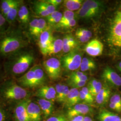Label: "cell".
<instances>
[{
    "instance_id": "6da1fadb",
    "label": "cell",
    "mask_w": 121,
    "mask_h": 121,
    "mask_svg": "<svg viewBox=\"0 0 121 121\" xmlns=\"http://www.w3.org/2000/svg\"><path fill=\"white\" fill-rule=\"evenodd\" d=\"M28 41L21 28L9 26L0 35V57L6 58L27 48Z\"/></svg>"
},
{
    "instance_id": "7a4b0ae2",
    "label": "cell",
    "mask_w": 121,
    "mask_h": 121,
    "mask_svg": "<svg viewBox=\"0 0 121 121\" xmlns=\"http://www.w3.org/2000/svg\"><path fill=\"white\" fill-rule=\"evenodd\" d=\"M4 59L3 68L5 73L17 76L22 75L31 68L35 56L32 50L26 48Z\"/></svg>"
},
{
    "instance_id": "3957f363",
    "label": "cell",
    "mask_w": 121,
    "mask_h": 121,
    "mask_svg": "<svg viewBox=\"0 0 121 121\" xmlns=\"http://www.w3.org/2000/svg\"><path fill=\"white\" fill-rule=\"evenodd\" d=\"M0 96L8 101L20 102L28 99L29 91L18 84L13 80H7L0 87Z\"/></svg>"
},
{
    "instance_id": "277c9868",
    "label": "cell",
    "mask_w": 121,
    "mask_h": 121,
    "mask_svg": "<svg viewBox=\"0 0 121 121\" xmlns=\"http://www.w3.org/2000/svg\"><path fill=\"white\" fill-rule=\"evenodd\" d=\"M46 77L43 69L39 65H34L17 79L18 84L23 88L42 86Z\"/></svg>"
},
{
    "instance_id": "5b68a950",
    "label": "cell",
    "mask_w": 121,
    "mask_h": 121,
    "mask_svg": "<svg viewBox=\"0 0 121 121\" xmlns=\"http://www.w3.org/2000/svg\"><path fill=\"white\" fill-rule=\"evenodd\" d=\"M108 40L113 46L121 48V6L117 10L113 20Z\"/></svg>"
},
{
    "instance_id": "8992f818",
    "label": "cell",
    "mask_w": 121,
    "mask_h": 121,
    "mask_svg": "<svg viewBox=\"0 0 121 121\" xmlns=\"http://www.w3.org/2000/svg\"><path fill=\"white\" fill-rule=\"evenodd\" d=\"M100 6V3L98 1L87 0L78 10V14L80 17L85 18L92 17L98 13Z\"/></svg>"
},
{
    "instance_id": "52a82bcc",
    "label": "cell",
    "mask_w": 121,
    "mask_h": 121,
    "mask_svg": "<svg viewBox=\"0 0 121 121\" xmlns=\"http://www.w3.org/2000/svg\"><path fill=\"white\" fill-rule=\"evenodd\" d=\"M43 67L48 77L52 80L59 78L61 72L60 60L55 57H51L44 61Z\"/></svg>"
},
{
    "instance_id": "ba28073f",
    "label": "cell",
    "mask_w": 121,
    "mask_h": 121,
    "mask_svg": "<svg viewBox=\"0 0 121 121\" xmlns=\"http://www.w3.org/2000/svg\"><path fill=\"white\" fill-rule=\"evenodd\" d=\"M81 55L76 52H69L61 58L63 66L69 70H75L80 66L82 61Z\"/></svg>"
},
{
    "instance_id": "9c48e42d",
    "label": "cell",
    "mask_w": 121,
    "mask_h": 121,
    "mask_svg": "<svg viewBox=\"0 0 121 121\" xmlns=\"http://www.w3.org/2000/svg\"><path fill=\"white\" fill-rule=\"evenodd\" d=\"M30 99H24L19 102L14 110V118L15 121H30L27 112V106Z\"/></svg>"
},
{
    "instance_id": "30bf717a",
    "label": "cell",
    "mask_w": 121,
    "mask_h": 121,
    "mask_svg": "<svg viewBox=\"0 0 121 121\" xmlns=\"http://www.w3.org/2000/svg\"><path fill=\"white\" fill-rule=\"evenodd\" d=\"M54 39L52 32L48 28L43 31L39 36L38 45L40 51L43 55H47L48 48Z\"/></svg>"
},
{
    "instance_id": "8fae6325",
    "label": "cell",
    "mask_w": 121,
    "mask_h": 121,
    "mask_svg": "<svg viewBox=\"0 0 121 121\" xmlns=\"http://www.w3.org/2000/svg\"><path fill=\"white\" fill-rule=\"evenodd\" d=\"M102 78L105 81L112 86H121V77L109 67H107L104 69L102 74Z\"/></svg>"
},
{
    "instance_id": "7c38bea8",
    "label": "cell",
    "mask_w": 121,
    "mask_h": 121,
    "mask_svg": "<svg viewBox=\"0 0 121 121\" xmlns=\"http://www.w3.org/2000/svg\"><path fill=\"white\" fill-rule=\"evenodd\" d=\"M92 111V108L89 104H78L69 109L67 112V115L68 118L72 119L78 116L86 114Z\"/></svg>"
},
{
    "instance_id": "4fadbf2b",
    "label": "cell",
    "mask_w": 121,
    "mask_h": 121,
    "mask_svg": "<svg viewBox=\"0 0 121 121\" xmlns=\"http://www.w3.org/2000/svg\"><path fill=\"white\" fill-rule=\"evenodd\" d=\"M103 48V44L99 40L94 39L87 43L85 50L91 56H97L102 54Z\"/></svg>"
},
{
    "instance_id": "5bb4252c",
    "label": "cell",
    "mask_w": 121,
    "mask_h": 121,
    "mask_svg": "<svg viewBox=\"0 0 121 121\" xmlns=\"http://www.w3.org/2000/svg\"><path fill=\"white\" fill-rule=\"evenodd\" d=\"M36 95L41 99H47L52 102L56 99V89L52 86H41L37 91Z\"/></svg>"
},
{
    "instance_id": "9a60e30c",
    "label": "cell",
    "mask_w": 121,
    "mask_h": 121,
    "mask_svg": "<svg viewBox=\"0 0 121 121\" xmlns=\"http://www.w3.org/2000/svg\"><path fill=\"white\" fill-rule=\"evenodd\" d=\"M17 20L23 28H26V26H28L30 21V13L24 2L22 3L19 7Z\"/></svg>"
},
{
    "instance_id": "2e32d148",
    "label": "cell",
    "mask_w": 121,
    "mask_h": 121,
    "mask_svg": "<svg viewBox=\"0 0 121 121\" xmlns=\"http://www.w3.org/2000/svg\"><path fill=\"white\" fill-rule=\"evenodd\" d=\"M27 112L30 121H41L42 111L38 104L30 100L27 106Z\"/></svg>"
},
{
    "instance_id": "e0dca14e",
    "label": "cell",
    "mask_w": 121,
    "mask_h": 121,
    "mask_svg": "<svg viewBox=\"0 0 121 121\" xmlns=\"http://www.w3.org/2000/svg\"><path fill=\"white\" fill-rule=\"evenodd\" d=\"M23 2V0H16L11 8L5 17L8 24L10 25L14 23L17 19V13L20 5Z\"/></svg>"
},
{
    "instance_id": "ac0fdd59",
    "label": "cell",
    "mask_w": 121,
    "mask_h": 121,
    "mask_svg": "<svg viewBox=\"0 0 121 121\" xmlns=\"http://www.w3.org/2000/svg\"><path fill=\"white\" fill-rule=\"evenodd\" d=\"M37 104L45 118L49 116L52 113L54 108L53 102L51 101L39 98L37 100Z\"/></svg>"
},
{
    "instance_id": "d6986e66",
    "label": "cell",
    "mask_w": 121,
    "mask_h": 121,
    "mask_svg": "<svg viewBox=\"0 0 121 121\" xmlns=\"http://www.w3.org/2000/svg\"><path fill=\"white\" fill-rule=\"evenodd\" d=\"M98 119L99 121H121V117L106 109H101Z\"/></svg>"
},
{
    "instance_id": "ffe728a7",
    "label": "cell",
    "mask_w": 121,
    "mask_h": 121,
    "mask_svg": "<svg viewBox=\"0 0 121 121\" xmlns=\"http://www.w3.org/2000/svg\"><path fill=\"white\" fill-rule=\"evenodd\" d=\"M81 101L79 96V91L77 88H72L69 90V92L67 96L65 103L69 107H72L75 105L78 104Z\"/></svg>"
},
{
    "instance_id": "44dd1931",
    "label": "cell",
    "mask_w": 121,
    "mask_h": 121,
    "mask_svg": "<svg viewBox=\"0 0 121 121\" xmlns=\"http://www.w3.org/2000/svg\"><path fill=\"white\" fill-rule=\"evenodd\" d=\"M110 93L111 91L109 88L103 87L101 91L95 97L96 102L100 105L106 104L109 99Z\"/></svg>"
},
{
    "instance_id": "7402d4cb",
    "label": "cell",
    "mask_w": 121,
    "mask_h": 121,
    "mask_svg": "<svg viewBox=\"0 0 121 121\" xmlns=\"http://www.w3.org/2000/svg\"><path fill=\"white\" fill-rule=\"evenodd\" d=\"M63 48V41L60 39H54L48 48L47 55L55 54L61 51Z\"/></svg>"
},
{
    "instance_id": "603a6c76",
    "label": "cell",
    "mask_w": 121,
    "mask_h": 121,
    "mask_svg": "<svg viewBox=\"0 0 121 121\" xmlns=\"http://www.w3.org/2000/svg\"><path fill=\"white\" fill-rule=\"evenodd\" d=\"M33 7L35 13L39 16L47 17L50 14L44 5L43 0L35 2L33 4Z\"/></svg>"
},
{
    "instance_id": "cb8c5ba5",
    "label": "cell",
    "mask_w": 121,
    "mask_h": 121,
    "mask_svg": "<svg viewBox=\"0 0 121 121\" xmlns=\"http://www.w3.org/2000/svg\"><path fill=\"white\" fill-rule=\"evenodd\" d=\"M81 0H66L64 2V4L68 10L73 11L79 10L82 5Z\"/></svg>"
},
{
    "instance_id": "d4e9b609",
    "label": "cell",
    "mask_w": 121,
    "mask_h": 121,
    "mask_svg": "<svg viewBox=\"0 0 121 121\" xmlns=\"http://www.w3.org/2000/svg\"><path fill=\"white\" fill-rule=\"evenodd\" d=\"M48 28L47 22L46 20L42 18H39L38 25L32 37L39 39V36L41 34Z\"/></svg>"
},
{
    "instance_id": "484cf974",
    "label": "cell",
    "mask_w": 121,
    "mask_h": 121,
    "mask_svg": "<svg viewBox=\"0 0 121 121\" xmlns=\"http://www.w3.org/2000/svg\"><path fill=\"white\" fill-rule=\"evenodd\" d=\"M16 0H1L0 5V10L4 17L11 8Z\"/></svg>"
},
{
    "instance_id": "4316f807",
    "label": "cell",
    "mask_w": 121,
    "mask_h": 121,
    "mask_svg": "<svg viewBox=\"0 0 121 121\" xmlns=\"http://www.w3.org/2000/svg\"><path fill=\"white\" fill-rule=\"evenodd\" d=\"M69 78L70 80L86 82L87 80V77L82 72L75 71L72 72L70 74Z\"/></svg>"
},
{
    "instance_id": "83f0119b",
    "label": "cell",
    "mask_w": 121,
    "mask_h": 121,
    "mask_svg": "<svg viewBox=\"0 0 121 121\" xmlns=\"http://www.w3.org/2000/svg\"><path fill=\"white\" fill-rule=\"evenodd\" d=\"M74 14L73 11H71L68 10H65L62 15V17L60 20V22L57 24H62L63 23L73 20L74 19Z\"/></svg>"
},
{
    "instance_id": "f1b7e54d",
    "label": "cell",
    "mask_w": 121,
    "mask_h": 121,
    "mask_svg": "<svg viewBox=\"0 0 121 121\" xmlns=\"http://www.w3.org/2000/svg\"><path fill=\"white\" fill-rule=\"evenodd\" d=\"M65 86V85L61 84L60 83H58L55 86V89L56 91V100L61 103L62 101V98Z\"/></svg>"
},
{
    "instance_id": "f546056e",
    "label": "cell",
    "mask_w": 121,
    "mask_h": 121,
    "mask_svg": "<svg viewBox=\"0 0 121 121\" xmlns=\"http://www.w3.org/2000/svg\"><path fill=\"white\" fill-rule=\"evenodd\" d=\"M8 24L5 18L3 16L0 10V35L8 28Z\"/></svg>"
},
{
    "instance_id": "4dcf8cb0",
    "label": "cell",
    "mask_w": 121,
    "mask_h": 121,
    "mask_svg": "<svg viewBox=\"0 0 121 121\" xmlns=\"http://www.w3.org/2000/svg\"><path fill=\"white\" fill-rule=\"evenodd\" d=\"M62 41H63L62 50L65 53H68L70 51H71V50L75 47L74 46H73L69 43L68 38L67 36H65L63 39Z\"/></svg>"
},
{
    "instance_id": "1f68e13d",
    "label": "cell",
    "mask_w": 121,
    "mask_h": 121,
    "mask_svg": "<svg viewBox=\"0 0 121 121\" xmlns=\"http://www.w3.org/2000/svg\"><path fill=\"white\" fill-rule=\"evenodd\" d=\"M103 86H102V84L101 82H98L97 85L91 88V89L89 90L90 92L91 93V95H92L93 97H95L96 95H97L99 93V91H101L102 89Z\"/></svg>"
},
{
    "instance_id": "d6a6232c",
    "label": "cell",
    "mask_w": 121,
    "mask_h": 121,
    "mask_svg": "<svg viewBox=\"0 0 121 121\" xmlns=\"http://www.w3.org/2000/svg\"><path fill=\"white\" fill-rule=\"evenodd\" d=\"M86 83V82L84 81H78L74 80H69V84L73 88H77L82 87L84 86Z\"/></svg>"
},
{
    "instance_id": "836d02e7",
    "label": "cell",
    "mask_w": 121,
    "mask_h": 121,
    "mask_svg": "<svg viewBox=\"0 0 121 121\" xmlns=\"http://www.w3.org/2000/svg\"><path fill=\"white\" fill-rule=\"evenodd\" d=\"M76 24V20L74 18L68 22H66L60 24H57L56 25L57 27L59 28H69L75 26Z\"/></svg>"
},
{
    "instance_id": "e575fe53",
    "label": "cell",
    "mask_w": 121,
    "mask_h": 121,
    "mask_svg": "<svg viewBox=\"0 0 121 121\" xmlns=\"http://www.w3.org/2000/svg\"><path fill=\"white\" fill-rule=\"evenodd\" d=\"M75 33H78L79 34L82 35L83 36H84L89 39L91 37L92 35L91 31L84 28L78 29L76 31Z\"/></svg>"
},
{
    "instance_id": "d590c367",
    "label": "cell",
    "mask_w": 121,
    "mask_h": 121,
    "mask_svg": "<svg viewBox=\"0 0 121 121\" xmlns=\"http://www.w3.org/2000/svg\"><path fill=\"white\" fill-rule=\"evenodd\" d=\"M110 102L116 104L121 107V97L119 94H115L110 99Z\"/></svg>"
},
{
    "instance_id": "8d00e7d4",
    "label": "cell",
    "mask_w": 121,
    "mask_h": 121,
    "mask_svg": "<svg viewBox=\"0 0 121 121\" xmlns=\"http://www.w3.org/2000/svg\"><path fill=\"white\" fill-rule=\"evenodd\" d=\"M79 96H80V98L81 100H82L84 102L86 103L87 104L89 105V104H92L94 101V100L91 99L88 96H87L82 92V90L79 91Z\"/></svg>"
},
{
    "instance_id": "74e56055",
    "label": "cell",
    "mask_w": 121,
    "mask_h": 121,
    "mask_svg": "<svg viewBox=\"0 0 121 121\" xmlns=\"http://www.w3.org/2000/svg\"><path fill=\"white\" fill-rule=\"evenodd\" d=\"M96 67V65L95 63L91 64H89V65H84L81 64L80 68V69L82 71H86L87 70H90L91 69H94Z\"/></svg>"
},
{
    "instance_id": "f35d334b",
    "label": "cell",
    "mask_w": 121,
    "mask_h": 121,
    "mask_svg": "<svg viewBox=\"0 0 121 121\" xmlns=\"http://www.w3.org/2000/svg\"><path fill=\"white\" fill-rule=\"evenodd\" d=\"M45 121H68V120L65 117L60 115L50 117Z\"/></svg>"
},
{
    "instance_id": "ab89813d",
    "label": "cell",
    "mask_w": 121,
    "mask_h": 121,
    "mask_svg": "<svg viewBox=\"0 0 121 121\" xmlns=\"http://www.w3.org/2000/svg\"><path fill=\"white\" fill-rule=\"evenodd\" d=\"M69 87L65 85L64 90L63 96H62V98L61 103L65 102V100H66V99H67V96H68L69 93Z\"/></svg>"
},
{
    "instance_id": "60d3db41",
    "label": "cell",
    "mask_w": 121,
    "mask_h": 121,
    "mask_svg": "<svg viewBox=\"0 0 121 121\" xmlns=\"http://www.w3.org/2000/svg\"><path fill=\"white\" fill-rule=\"evenodd\" d=\"M75 35L77 38V39H78V40L79 41H80L82 43H86L89 40V38L85 37L84 36H83L82 35L79 34L78 33H75Z\"/></svg>"
},
{
    "instance_id": "b9f144b4",
    "label": "cell",
    "mask_w": 121,
    "mask_h": 121,
    "mask_svg": "<svg viewBox=\"0 0 121 121\" xmlns=\"http://www.w3.org/2000/svg\"><path fill=\"white\" fill-rule=\"evenodd\" d=\"M109 106L110 108L116 112H121V107L116 104L110 102L109 104Z\"/></svg>"
},
{
    "instance_id": "7bdbcfd3",
    "label": "cell",
    "mask_w": 121,
    "mask_h": 121,
    "mask_svg": "<svg viewBox=\"0 0 121 121\" xmlns=\"http://www.w3.org/2000/svg\"><path fill=\"white\" fill-rule=\"evenodd\" d=\"M6 117L4 110L0 106V121H6Z\"/></svg>"
},
{
    "instance_id": "ee69618b",
    "label": "cell",
    "mask_w": 121,
    "mask_h": 121,
    "mask_svg": "<svg viewBox=\"0 0 121 121\" xmlns=\"http://www.w3.org/2000/svg\"><path fill=\"white\" fill-rule=\"evenodd\" d=\"M48 3L56 7L62 2L61 0H46Z\"/></svg>"
},
{
    "instance_id": "f6af8a7d",
    "label": "cell",
    "mask_w": 121,
    "mask_h": 121,
    "mask_svg": "<svg viewBox=\"0 0 121 121\" xmlns=\"http://www.w3.org/2000/svg\"><path fill=\"white\" fill-rule=\"evenodd\" d=\"M98 82L99 81H98L96 79H93L91 80L88 84V87H87L88 89L90 90L91 88H92L93 87H94V86H95L98 83Z\"/></svg>"
},
{
    "instance_id": "bcb514c9",
    "label": "cell",
    "mask_w": 121,
    "mask_h": 121,
    "mask_svg": "<svg viewBox=\"0 0 121 121\" xmlns=\"http://www.w3.org/2000/svg\"><path fill=\"white\" fill-rule=\"evenodd\" d=\"M84 117L83 115H79L72 118L71 119L70 121H83Z\"/></svg>"
},
{
    "instance_id": "7dc6e473",
    "label": "cell",
    "mask_w": 121,
    "mask_h": 121,
    "mask_svg": "<svg viewBox=\"0 0 121 121\" xmlns=\"http://www.w3.org/2000/svg\"><path fill=\"white\" fill-rule=\"evenodd\" d=\"M83 121H93L90 117L88 116H85L84 117V119Z\"/></svg>"
},
{
    "instance_id": "c3c4849f",
    "label": "cell",
    "mask_w": 121,
    "mask_h": 121,
    "mask_svg": "<svg viewBox=\"0 0 121 121\" xmlns=\"http://www.w3.org/2000/svg\"><path fill=\"white\" fill-rule=\"evenodd\" d=\"M117 68L121 72V61L118 63V65H117Z\"/></svg>"
},
{
    "instance_id": "681fc988",
    "label": "cell",
    "mask_w": 121,
    "mask_h": 121,
    "mask_svg": "<svg viewBox=\"0 0 121 121\" xmlns=\"http://www.w3.org/2000/svg\"><path fill=\"white\" fill-rule=\"evenodd\" d=\"M1 70V65H0V72Z\"/></svg>"
}]
</instances>
